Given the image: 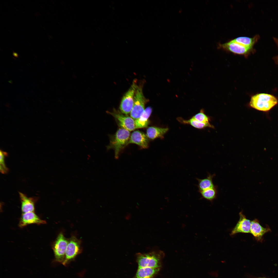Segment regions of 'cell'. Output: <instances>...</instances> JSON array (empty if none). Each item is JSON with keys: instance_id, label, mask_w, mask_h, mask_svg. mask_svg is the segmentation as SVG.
I'll list each match as a JSON object with an SVG mask.
<instances>
[{"instance_id": "6da1fadb", "label": "cell", "mask_w": 278, "mask_h": 278, "mask_svg": "<svg viewBox=\"0 0 278 278\" xmlns=\"http://www.w3.org/2000/svg\"><path fill=\"white\" fill-rule=\"evenodd\" d=\"M278 103L277 99L274 95L267 93H260L251 97L249 105L250 107L256 110L267 112Z\"/></svg>"}, {"instance_id": "7a4b0ae2", "label": "cell", "mask_w": 278, "mask_h": 278, "mask_svg": "<svg viewBox=\"0 0 278 278\" xmlns=\"http://www.w3.org/2000/svg\"><path fill=\"white\" fill-rule=\"evenodd\" d=\"M129 131L120 128L115 134L111 136L109 144L106 146L108 150L113 149L115 152V157L118 159L121 150L127 145L130 137Z\"/></svg>"}, {"instance_id": "3957f363", "label": "cell", "mask_w": 278, "mask_h": 278, "mask_svg": "<svg viewBox=\"0 0 278 278\" xmlns=\"http://www.w3.org/2000/svg\"><path fill=\"white\" fill-rule=\"evenodd\" d=\"M163 256L164 253L160 251L147 253H138L136 256L138 267L159 268L161 260Z\"/></svg>"}, {"instance_id": "277c9868", "label": "cell", "mask_w": 278, "mask_h": 278, "mask_svg": "<svg viewBox=\"0 0 278 278\" xmlns=\"http://www.w3.org/2000/svg\"><path fill=\"white\" fill-rule=\"evenodd\" d=\"M144 83H140L135 92L133 106L130 113L131 117L134 120L138 118L145 110V106L147 101L143 93Z\"/></svg>"}, {"instance_id": "5b68a950", "label": "cell", "mask_w": 278, "mask_h": 278, "mask_svg": "<svg viewBox=\"0 0 278 278\" xmlns=\"http://www.w3.org/2000/svg\"><path fill=\"white\" fill-rule=\"evenodd\" d=\"M137 80L134 79L128 91L123 97L119 106L121 112L127 115L130 113L133 107L134 96L137 86Z\"/></svg>"}, {"instance_id": "8992f818", "label": "cell", "mask_w": 278, "mask_h": 278, "mask_svg": "<svg viewBox=\"0 0 278 278\" xmlns=\"http://www.w3.org/2000/svg\"><path fill=\"white\" fill-rule=\"evenodd\" d=\"M68 242L62 233L58 235L52 246L55 262L62 264L63 262Z\"/></svg>"}, {"instance_id": "52a82bcc", "label": "cell", "mask_w": 278, "mask_h": 278, "mask_svg": "<svg viewBox=\"0 0 278 278\" xmlns=\"http://www.w3.org/2000/svg\"><path fill=\"white\" fill-rule=\"evenodd\" d=\"M81 250L80 241L76 237L72 236L68 240L65 258L62 264L66 265L81 253Z\"/></svg>"}, {"instance_id": "ba28073f", "label": "cell", "mask_w": 278, "mask_h": 278, "mask_svg": "<svg viewBox=\"0 0 278 278\" xmlns=\"http://www.w3.org/2000/svg\"><path fill=\"white\" fill-rule=\"evenodd\" d=\"M219 49L233 53L247 56L253 50V48L245 46L231 40L223 44H219Z\"/></svg>"}, {"instance_id": "9c48e42d", "label": "cell", "mask_w": 278, "mask_h": 278, "mask_svg": "<svg viewBox=\"0 0 278 278\" xmlns=\"http://www.w3.org/2000/svg\"><path fill=\"white\" fill-rule=\"evenodd\" d=\"M107 112L114 117L121 128L129 131L135 129V120L131 117L126 115L115 109H114L112 112L107 111Z\"/></svg>"}, {"instance_id": "30bf717a", "label": "cell", "mask_w": 278, "mask_h": 278, "mask_svg": "<svg viewBox=\"0 0 278 278\" xmlns=\"http://www.w3.org/2000/svg\"><path fill=\"white\" fill-rule=\"evenodd\" d=\"M239 219L236 225L232 230L230 235H234L238 233L250 232L251 221L247 219L241 212L239 213Z\"/></svg>"}, {"instance_id": "8fae6325", "label": "cell", "mask_w": 278, "mask_h": 278, "mask_svg": "<svg viewBox=\"0 0 278 278\" xmlns=\"http://www.w3.org/2000/svg\"><path fill=\"white\" fill-rule=\"evenodd\" d=\"M149 143L148 138L146 134L139 131H136L130 135L127 145L130 144H135L142 148L147 149L149 147Z\"/></svg>"}, {"instance_id": "7c38bea8", "label": "cell", "mask_w": 278, "mask_h": 278, "mask_svg": "<svg viewBox=\"0 0 278 278\" xmlns=\"http://www.w3.org/2000/svg\"><path fill=\"white\" fill-rule=\"evenodd\" d=\"M271 231V230L268 227L265 228L263 227L257 219H255L251 221L250 233L257 241L262 242L264 235Z\"/></svg>"}, {"instance_id": "4fadbf2b", "label": "cell", "mask_w": 278, "mask_h": 278, "mask_svg": "<svg viewBox=\"0 0 278 278\" xmlns=\"http://www.w3.org/2000/svg\"><path fill=\"white\" fill-rule=\"evenodd\" d=\"M46 221L41 219L34 212L23 213L20 220L19 226L22 228L26 225L32 224H45Z\"/></svg>"}, {"instance_id": "5bb4252c", "label": "cell", "mask_w": 278, "mask_h": 278, "mask_svg": "<svg viewBox=\"0 0 278 278\" xmlns=\"http://www.w3.org/2000/svg\"><path fill=\"white\" fill-rule=\"evenodd\" d=\"M21 203V210L23 213L34 212L35 204L37 201L36 198L27 196L25 194L19 192Z\"/></svg>"}, {"instance_id": "9a60e30c", "label": "cell", "mask_w": 278, "mask_h": 278, "mask_svg": "<svg viewBox=\"0 0 278 278\" xmlns=\"http://www.w3.org/2000/svg\"><path fill=\"white\" fill-rule=\"evenodd\" d=\"M152 112V108L148 107L145 109L137 119L135 120V129L146 128L149 123V118Z\"/></svg>"}, {"instance_id": "2e32d148", "label": "cell", "mask_w": 278, "mask_h": 278, "mask_svg": "<svg viewBox=\"0 0 278 278\" xmlns=\"http://www.w3.org/2000/svg\"><path fill=\"white\" fill-rule=\"evenodd\" d=\"M168 130L167 128L151 126L147 129L146 135L149 138L152 140L157 138H162Z\"/></svg>"}, {"instance_id": "e0dca14e", "label": "cell", "mask_w": 278, "mask_h": 278, "mask_svg": "<svg viewBox=\"0 0 278 278\" xmlns=\"http://www.w3.org/2000/svg\"><path fill=\"white\" fill-rule=\"evenodd\" d=\"M159 270V268L138 267L133 278H153Z\"/></svg>"}, {"instance_id": "ac0fdd59", "label": "cell", "mask_w": 278, "mask_h": 278, "mask_svg": "<svg viewBox=\"0 0 278 278\" xmlns=\"http://www.w3.org/2000/svg\"><path fill=\"white\" fill-rule=\"evenodd\" d=\"M215 174L212 175L208 173L207 177L203 179L197 178L198 181V187L199 192H200L214 187L213 179Z\"/></svg>"}, {"instance_id": "d6986e66", "label": "cell", "mask_w": 278, "mask_h": 278, "mask_svg": "<svg viewBox=\"0 0 278 278\" xmlns=\"http://www.w3.org/2000/svg\"><path fill=\"white\" fill-rule=\"evenodd\" d=\"M177 120L180 123L185 124H188L193 127L198 129H202L206 127H214L210 124H205L199 122L192 117L188 120H186L181 117H178Z\"/></svg>"}, {"instance_id": "ffe728a7", "label": "cell", "mask_w": 278, "mask_h": 278, "mask_svg": "<svg viewBox=\"0 0 278 278\" xmlns=\"http://www.w3.org/2000/svg\"><path fill=\"white\" fill-rule=\"evenodd\" d=\"M258 38L257 36L253 38L240 37L231 40L246 47L253 48V46L257 40Z\"/></svg>"}, {"instance_id": "44dd1931", "label": "cell", "mask_w": 278, "mask_h": 278, "mask_svg": "<svg viewBox=\"0 0 278 278\" xmlns=\"http://www.w3.org/2000/svg\"><path fill=\"white\" fill-rule=\"evenodd\" d=\"M217 187L215 185L213 187L199 192L202 198L212 202L217 197L218 193Z\"/></svg>"}, {"instance_id": "7402d4cb", "label": "cell", "mask_w": 278, "mask_h": 278, "mask_svg": "<svg viewBox=\"0 0 278 278\" xmlns=\"http://www.w3.org/2000/svg\"><path fill=\"white\" fill-rule=\"evenodd\" d=\"M7 155L6 152L0 150V171L3 174L6 173L8 171V169L5 165V157Z\"/></svg>"}, {"instance_id": "603a6c76", "label": "cell", "mask_w": 278, "mask_h": 278, "mask_svg": "<svg viewBox=\"0 0 278 278\" xmlns=\"http://www.w3.org/2000/svg\"><path fill=\"white\" fill-rule=\"evenodd\" d=\"M192 117L201 123L205 124H210L209 122V118L204 113L203 110H201L199 112L195 115Z\"/></svg>"}, {"instance_id": "cb8c5ba5", "label": "cell", "mask_w": 278, "mask_h": 278, "mask_svg": "<svg viewBox=\"0 0 278 278\" xmlns=\"http://www.w3.org/2000/svg\"><path fill=\"white\" fill-rule=\"evenodd\" d=\"M275 41L278 46V40H277L276 39H275ZM275 60L276 64L278 65V56L275 58Z\"/></svg>"}, {"instance_id": "d4e9b609", "label": "cell", "mask_w": 278, "mask_h": 278, "mask_svg": "<svg viewBox=\"0 0 278 278\" xmlns=\"http://www.w3.org/2000/svg\"></svg>"}]
</instances>
